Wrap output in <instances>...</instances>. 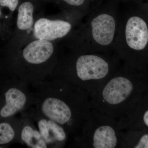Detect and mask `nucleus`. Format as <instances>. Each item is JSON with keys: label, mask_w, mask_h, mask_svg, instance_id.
<instances>
[{"label": "nucleus", "mask_w": 148, "mask_h": 148, "mask_svg": "<svg viewBox=\"0 0 148 148\" xmlns=\"http://www.w3.org/2000/svg\"><path fill=\"white\" fill-rule=\"evenodd\" d=\"M53 77L31 86L35 98L34 106L73 138L79 133L92 110L91 99L87 92L73 83Z\"/></svg>", "instance_id": "obj_1"}, {"label": "nucleus", "mask_w": 148, "mask_h": 148, "mask_svg": "<svg viewBox=\"0 0 148 148\" xmlns=\"http://www.w3.org/2000/svg\"><path fill=\"white\" fill-rule=\"evenodd\" d=\"M122 63L115 52H82L68 59L53 77L73 83L90 97Z\"/></svg>", "instance_id": "obj_2"}, {"label": "nucleus", "mask_w": 148, "mask_h": 148, "mask_svg": "<svg viewBox=\"0 0 148 148\" xmlns=\"http://www.w3.org/2000/svg\"><path fill=\"white\" fill-rule=\"evenodd\" d=\"M135 70L122 63L90 96L92 108L117 120L129 112L136 105L138 98Z\"/></svg>", "instance_id": "obj_3"}, {"label": "nucleus", "mask_w": 148, "mask_h": 148, "mask_svg": "<svg viewBox=\"0 0 148 148\" xmlns=\"http://www.w3.org/2000/svg\"><path fill=\"white\" fill-rule=\"evenodd\" d=\"M119 12L114 52L122 63L136 69L148 55V19L142 10L125 8Z\"/></svg>", "instance_id": "obj_4"}, {"label": "nucleus", "mask_w": 148, "mask_h": 148, "mask_svg": "<svg viewBox=\"0 0 148 148\" xmlns=\"http://www.w3.org/2000/svg\"><path fill=\"white\" fill-rule=\"evenodd\" d=\"M119 1L93 5L87 25L86 52L112 53L118 30Z\"/></svg>", "instance_id": "obj_5"}, {"label": "nucleus", "mask_w": 148, "mask_h": 148, "mask_svg": "<svg viewBox=\"0 0 148 148\" xmlns=\"http://www.w3.org/2000/svg\"><path fill=\"white\" fill-rule=\"evenodd\" d=\"M123 133L117 120L92 108L74 144L78 148H123Z\"/></svg>", "instance_id": "obj_6"}, {"label": "nucleus", "mask_w": 148, "mask_h": 148, "mask_svg": "<svg viewBox=\"0 0 148 148\" xmlns=\"http://www.w3.org/2000/svg\"><path fill=\"white\" fill-rule=\"evenodd\" d=\"M29 86L16 78L4 84L0 95V121L34 106V94Z\"/></svg>", "instance_id": "obj_7"}, {"label": "nucleus", "mask_w": 148, "mask_h": 148, "mask_svg": "<svg viewBox=\"0 0 148 148\" xmlns=\"http://www.w3.org/2000/svg\"><path fill=\"white\" fill-rule=\"evenodd\" d=\"M24 112L34 121L48 147H65L70 136L61 125L41 114L34 106Z\"/></svg>", "instance_id": "obj_8"}, {"label": "nucleus", "mask_w": 148, "mask_h": 148, "mask_svg": "<svg viewBox=\"0 0 148 148\" xmlns=\"http://www.w3.org/2000/svg\"><path fill=\"white\" fill-rule=\"evenodd\" d=\"M72 27L71 24L68 21L40 18L35 23L34 35L38 39L53 40L65 37Z\"/></svg>", "instance_id": "obj_9"}, {"label": "nucleus", "mask_w": 148, "mask_h": 148, "mask_svg": "<svg viewBox=\"0 0 148 148\" xmlns=\"http://www.w3.org/2000/svg\"><path fill=\"white\" fill-rule=\"evenodd\" d=\"M20 114L22 122L20 143L29 148H48L34 121L24 112Z\"/></svg>", "instance_id": "obj_10"}, {"label": "nucleus", "mask_w": 148, "mask_h": 148, "mask_svg": "<svg viewBox=\"0 0 148 148\" xmlns=\"http://www.w3.org/2000/svg\"><path fill=\"white\" fill-rule=\"evenodd\" d=\"M22 125L21 118H9L0 121V146L18 142L20 143Z\"/></svg>", "instance_id": "obj_11"}, {"label": "nucleus", "mask_w": 148, "mask_h": 148, "mask_svg": "<svg viewBox=\"0 0 148 148\" xmlns=\"http://www.w3.org/2000/svg\"><path fill=\"white\" fill-rule=\"evenodd\" d=\"M34 6L30 1H26L19 5L17 18V26L21 30H28L34 23Z\"/></svg>", "instance_id": "obj_12"}, {"label": "nucleus", "mask_w": 148, "mask_h": 148, "mask_svg": "<svg viewBox=\"0 0 148 148\" xmlns=\"http://www.w3.org/2000/svg\"><path fill=\"white\" fill-rule=\"evenodd\" d=\"M69 7L74 9H82L90 12L92 8V0H59Z\"/></svg>", "instance_id": "obj_13"}, {"label": "nucleus", "mask_w": 148, "mask_h": 148, "mask_svg": "<svg viewBox=\"0 0 148 148\" xmlns=\"http://www.w3.org/2000/svg\"><path fill=\"white\" fill-rule=\"evenodd\" d=\"M128 148H148V133L143 134L137 142L132 143Z\"/></svg>", "instance_id": "obj_14"}, {"label": "nucleus", "mask_w": 148, "mask_h": 148, "mask_svg": "<svg viewBox=\"0 0 148 148\" xmlns=\"http://www.w3.org/2000/svg\"><path fill=\"white\" fill-rule=\"evenodd\" d=\"M18 0H0V5L8 8L11 11H14L18 5Z\"/></svg>", "instance_id": "obj_15"}, {"label": "nucleus", "mask_w": 148, "mask_h": 148, "mask_svg": "<svg viewBox=\"0 0 148 148\" xmlns=\"http://www.w3.org/2000/svg\"><path fill=\"white\" fill-rule=\"evenodd\" d=\"M142 114V116H141L142 122L144 125L148 127V109L145 110Z\"/></svg>", "instance_id": "obj_16"}, {"label": "nucleus", "mask_w": 148, "mask_h": 148, "mask_svg": "<svg viewBox=\"0 0 148 148\" xmlns=\"http://www.w3.org/2000/svg\"><path fill=\"white\" fill-rule=\"evenodd\" d=\"M113 1H119V0H92V5L97 4L105 2Z\"/></svg>", "instance_id": "obj_17"}, {"label": "nucleus", "mask_w": 148, "mask_h": 148, "mask_svg": "<svg viewBox=\"0 0 148 148\" xmlns=\"http://www.w3.org/2000/svg\"><path fill=\"white\" fill-rule=\"evenodd\" d=\"M142 11L145 13V14L146 16H147L148 19V6L147 8L143 10Z\"/></svg>", "instance_id": "obj_18"}, {"label": "nucleus", "mask_w": 148, "mask_h": 148, "mask_svg": "<svg viewBox=\"0 0 148 148\" xmlns=\"http://www.w3.org/2000/svg\"><path fill=\"white\" fill-rule=\"evenodd\" d=\"M0 15H1V12H0Z\"/></svg>", "instance_id": "obj_19"}]
</instances>
